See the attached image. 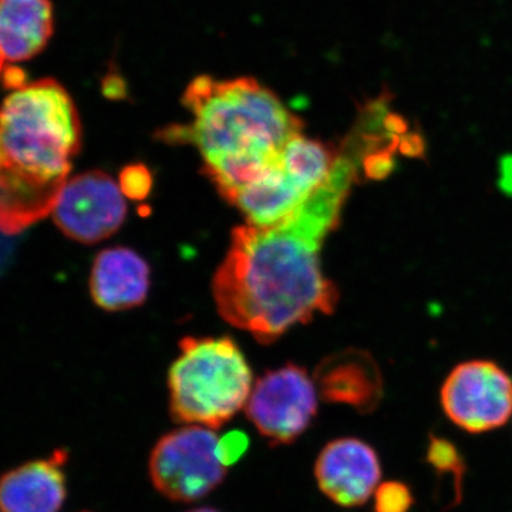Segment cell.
Listing matches in <instances>:
<instances>
[{
	"label": "cell",
	"mask_w": 512,
	"mask_h": 512,
	"mask_svg": "<svg viewBox=\"0 0 512 512\" xmlns=\"http://www.w3.org/2000/svg\"><path fill=\"white\" fill-rule=\"evenodd\" d=\"M82 140L62 84L42 79L0 104V232L15 237L55 210Z\"/></svg>",
	"instance_id": "cell-3"
},
{
	"label": "cell",
	"mask_w": 512,
	"mask_h": 512,
	"mask_svg": "<svg viewBox=\"0 0 512 512\" xmlns=\"http://www.w3.org/2000/svg\"><path fill=\"white\" fill-rule=\"evenodd\" d=\"M55 30L50 0H0V53L18 63L39 55Z\"/></svg>",
	"instance_id": "cell-14"
},
{
	"label": "cell",
	"mask_w": 512,
	"mask_h": 512,
	"mask_svg": "<svg viewBox=\"0 0 512 512\" xmlns=\"http://www.w3.org/2000/svg\"><path fill=\"white\" fill-rule=\"evenodd\" d=\"M447 419L470 434L501 429L512 417V377L493 360L460 363L440 389Z\"/></svg>",
	"instance_id": "cell-8"
},
{
	"label": "cell",
	"mask_w": 512,
	"mask_h": 512,
	"mask_svg": "<svg viewBox=\"0 0 512 512\" xmlns=\"http://www.w3.org/2000/svg\"><path fill=\"white\" fill-rule=\"evenodd\" d=\"M315 384L325 402L345 404L362 414L376 412L384 396L380 367L363 350H343L326 357L316 369Z\"/></svg>",
	"instance_id": "cell-11"
},
{
	"label": "cell",
	"mask_w": 512,
	"mask_h": 512,
	"mask_svg": "<svg viewBox=\"0 0 512 512\" xmlns=\"http://www.w3.org/2000/svg\"><path fill=\"white\" fill-rule=\"evenodd\" d=\"M188 512H221V511L215 510V508L202 507V508H195V510H191Z\"/></svg>",
	"instance_id": "cell-20"
},
{
	"label": "cell",
	"mask_w": 512,
	"mask_h": 512,
	"mask_svg": "<svg viewBox=\"0 0 512 512\" xmlns=\"http://www.w3.org/2000/svg\"><path fill=\"white\" fill-rule=\"evenodd\" d=\"M249 448V437L244 431L232 430L218 439V458L225 467H232L245 456Z\"/></svg>",
	"instance_id": "cell-18"
},
{
	"label": "cell",
	"mask_w": 512,
	"mask_h": 512,
	"mask_svg": "<svg viewBox=\"0 0 512 512\" xmlns=\"http://www.w3.org/2000/svg\"><path fill=\"white\" fill-rule=\"evenodd\" d=\"M168 373L170 413L178 423L221 429L245 409L252 370L229 338H188Z\"/></svg>",
	"instance_id": "cell-4"
},
{
	"label": "cell",
	"mask_w": 512,
	"mask_h": 512,
	"mask_svg": "<svg viewBox=\"0 0 512 512\" xmlns=\"http://www.w3.org/2000/svg\"><path fill=\"white\" fill-rule=\"evenodd\" d=\"M151 175L143 165H131L123 171L120 177V188L126 198L141 200L146 197L151 188Z\"/></svg>",
	"instance_id": "cell-17"
},
{
	"label": "cell",
	"mask_w": 512,
	"mask_h": 512,
	"mask_svg": "<svg viewBox=\"0 0 512 512\" xmlns=\"http://www.w3.org/2000/svg\"><path fill=\"white\" fill-rule=\"evenodd\" d=\"M426 461L436 471L437 476L440 478L450 477L456 501H460L467 466L466 460H464L463 454L460 453L456 444L446 439V437L431 434L429 444H427Z\"/></svg>",
	"instance_id": "cell-15"
},
{
	"label": "cell",
	"mask_w": 512,
	"mask_h": 512,
	"mask_svg": "<svg viewBox=\"0 0 512 512\" xmlns=\"http://www.w3.org/2000/svg\"><path fill=\"white\" fill-rule=\"evenodd\" d=\"M339 153L299 134L286 146L278 163L239 191L231 204L255 227H271L293 212L328 180Z\"/></svg>",
	"instance_id": "cell-5"
},
{
	"label": "cell",
	"mask_w": 512,
	"mask_h": 512,
	"mask_svg": "<svg viewBox=\"0 0 512 512\" xmlns=\"http://www.w3.org/2000/svg\"><path fill=\"white\" fill-rule=\"evenodd\" d=\"M413 504L412 488L402 481L390 480L376 488L373 512H410Z\"/></svg>",
	"instance_id": "cell-16"
},
{
	"label": "cell",
	"mask_w": 512,
	"mask_h": 512,
	"mask_svg": "<svg viewBox=\"0 0 512 512\" xmlns=\"http://www.w3.org/2000/svg\"><path fill=\"white\" fill-rule=\"evenodd\" d=\"M150 268L137 252L110 248L94 261L90 291L94 302L106 311L136 308L146 301Z\"/></svg>",
	"instance_id": "cell-13"
},
{
	"label": "cell",
	"mask_w": 512,
	"mask_h": 512,
	"mask_svg": "<svg viewBox=\"0 0 512 512\" xmlns=\"http://www.w3.org/2000/svg\"><path fill=\"white\" fill-rule=\"evenodd\" d=\"M217 444L214 430L197 424L164 434L148 460L154 488L175 503H195L210 495L227 477Z\"/></svg>",
	"instance_id": "cell-6"
},
{
	"label": "cell",
	"mask_w": 512,
	"mask_h": 512,
	"mask_svg": "<svg viewBox=\"0 0 512 512\" xmlns=\"http://www.w3.org/2000/svg\"><path fill=\"white\" fill-rule=\"evenodd\" d=\"M52 215L66 237L82 244H96L123 225L126 195L109 174L89 171L67 181Z\"/></svg>",
	"instance_id": "cell-9"
},
{
	"label": "cell",
	"mask_w": 512,
	"mask_h": 512,
	"mask_svg": "<svg viewBox=\"0 0 512 512\" xmlns=\"http://www.w3.org/2000/svg\"><path fill=\"white\" fill-rule=\"evenodd\" d=\"M67 453L29 461L0 476V512H59L67 497Z\"/></svg>",
	"instance_id": "cell-12"
},
{
	"label": "cell",
	"mask_w": 512,
	"mask_h": 512,
	"mask_svg": "<svg viewBox=\"0 0 512 512\" xmlns=\"http://www.w3.org/2000/svg\"><path fill=\"white\" fill-rule=\"evenodd\" d=\"M500 188L505 194L512 195V156L504 157L500 161Z\"/></svg>",
	"instance_id": "cell-19"
},
{
	"label": "cell",
	"mask_w": 512,
	"mask_h": 512,
	"mask_svg": "<svg viewBox=\"0 0 512 512\" xmlns=\"http://www.w3.org/2000/svg\"><path fill=\"white\" fill-rule=\"evenodd\" d=\"M319 490L340 507L366 504L382 478V464L375 448L355 437L330 441L315 463Z\"/></svg>",
	"instance_id": "cell-10"
},
{
	"label": "cell",
	"mask_w": 512,
	"mask_h": 512,
	"mask_svg": "<svg viewBox=\"0 0 512 512\" xmlns=\"http://www.w3.org/2000/svg\"><path fill=\"white\" fill-rule=\"evenodd\" d=\"M357 165L355 154L343 147L328 180L291 217L232 231L212 285L222 318L269 343L318 313L333 312L339 293L323 274L320 251L338 225Z\"/></svg>",
	"instance_id": "cell-1"
},
{
	"label": "cell",
	"mask_w": 512,
	"mask_h": 512,
	"mask_svg": "<svg viewBox=\"0 0 512 512\" xmlns=\"http://www.w3.org/2000/svg\"><path fill=\"white\" fill-rule=\"evenodd\" d=\"M183 104L190 123L167 128L163 138L197 148L205 173L228 201L268 173L303 131L301 119L252 77H195Z\"/></svg>",
	"instance_id": "cell-2"
},
{
	"label": "cell",
	"mask_w": 512,
	"mask_h": 512,
	"mask_svg": "<svg viewBox=\"0 0 512 512\" xmlns=\"http://www.w3.org/2000/svg\"><path fill=\"white\" fill-rule=\"evenodd\" d=\"M318 389L303 367L285 365L252 387L245 413L271 446L295 443L318 414Z\"/></svg>",
	"instance_id": "cell-7"
},
{
	"label": "cell",
	"mask_w": 512,
	"mask_h": 512,
	"mask_svg": "<svg viewBox=\"0 0 512 512\" xmlns=\"http://www.w3.org/2000/svg\"><path fill=\"white\" fill-rule=\"evenodd\" d=\"M3 63H5V59H3L2 53H0V73H2Z\"/></svg>",
	"instance_id": "cell-21"
}]
</instances>
